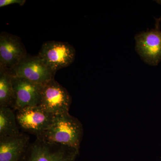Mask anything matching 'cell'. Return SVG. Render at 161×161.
I'll return each instance as SVG.
<instances>
[{"label":"cell","instance_id":"obj_1","mask_svg":"<svg viewBox=\"0 0 161 161\" xmlns=\"http://www.w3.org/2000/svg\"><path fill=\"white\" fill-rule=\"evenodd\" d=\"M82 136L83 129L80 122L67 113L54 115L48 129L37 138L72 147L79 151Z\"/></svg>","mask_w":161,"mask_h":161},{"label":"cell","instance_id":"obj_2","mask_svg":"<svg viewBox=\"0 0 161 161\" xmlns=\"http://www.w3.org/2000/svg\"><path fill=\"white\" fill-rule=\"evenodd\" d=\"M78 154L75 148L36 138L20 161H75Z\"/></svg>","mask_w":161,"mask_h":161},{"label":"cell","instance_id":"obj_3","mask_svg":"<svg viewBox=\"0 0 161 161\" xmlns=\"http://www.w3.org/2000/svg\"><path fill=\"white\" fill-rule=\"evenodd\" d=\"M38 55L52 71L56 73L74 62L76 51L67 42L48 41L43 43Z\"/></svg>","mask_w":161,"mask_h":161},{"label":"cell","instance_id":"obj_4","mask_svg":"<svg viewBox=\"0 0 161 161\" xmlns=\"http://www.w3.org/2000/svg\"><path fill=\"white\" fill-rule=\"evenodd\" d=\"M71 98L67 91L55 80L44 84L39 106L55 115L69 113Z\"/></svg>","mask_w":161,"mask_h":161},{"label":"cell","instance_id":"obj_5","mask_svg":"<svg viewBox=\"0 0 161 161\" xmlns=\"http://www.w3.org/2000/svg\"><path fill=\"white\" fill-rule=\"evenodd\" d=\"M161 18L156 19L155 27L135 36L136 49L142 60L150 65H157L161 60Z\"/></svg>","mask_w":161,"mask_h":161},{"label":"cell","instance_id":"obj_6","mask_svg":"<svg viewBox=\"0 0 161 161\" xmlns=\"http://www.w3.org/2000/svg\"><path fill=\"white\" fill-rule=\"evenodd\" d=\"M10 71L13 76L43 85L53 79L56 74L38 55H26Z\"/></svg>","mask_w":161,"mask_h":161},{"label":"cell","instance_id":"obj_7","mask_svg":"<svg viewBox=\"0 0 161 161\" xmlns=\"http://www.w3.org/2000/svg\"><path fill=\"white\" fill-rule=\"evenodd\" d=\"M15 114L17 123L22 129L35 135L36 138L48 129L54 116L39 105L17 110Z\"/></svg>","mask_w":161,"mask_h":161},{"label":"cell","instance_id":"obj_8","mask_svg":"<svg viewBox=\"0 0 161 161\" xmlns=\"http://www.w3.org/2000/svg\"><path fill=\"white\" fill-rule=\"evenodd\" d=\"M27 53L20 38L6 31L0 34V69L11 70Z\"/></svg>","mask_w":161,"mask_h":161},{"label":"cell","instance_id":"obj_9","mask_svg":"<svg viewBox=\"0 0 161 161\" xmlns=\"http://www.w3.org/2000/svg\"><path fill=\"white\" fill-rule=\"evenodd\" d=\"M12 82L16 96L14 110L39 105L43 85L13 76Z\"/></svg>","mask_w":161,"mask_h":161},{"label":"cell","instance_id":"obj_10","mask_svg":"<svg viewBox=\"0 0 161 161\" xmlns=\"http://www.w3.org/2000/svg\"><path fill=\"white\" fill-rule=\"evenodd\" d=\"M29 144V136L22 133L0 138V161H20Z\"/></svg>","mask_w":161,"mask_h":161},{"label":"cell","instance_id":"obj_11","mask_svg":"<svg viewBox=\"0 0 161 161\" xmlns=\"http://www.w3.org/2000/svg\"><path fill=\"white\" fill-rule=\"evenodd\" d=\"M10 70L0 69V107L14 109L16 96Z\"/></svg>","mask_w":161,"mask_h":161},{"label":"cell","instance_id":"obj_12","mask_svg":"<svg viewBox=\"0 0 161 161\" xmlns=\"http://www.w3.org/2000/svg\"><path fill=\"white\" fill-rule=\"evenodd\" d=\"M17 123L16 114L13 109L0 107V138L15 136L21 133Z\"/></svg>","mask_w":161,"mask_h":161},{"label":"cell","instance_id":"obj_13","mask_svg":"<svg viewBox=\"0 0 161 161\" xmlns=\"http://www.w3.org/2000/svg\"><path fill=\"white\" fill-rule=\"evenodd\" d=\"M25 0H1L0 1V7H4L12 5V4H18L20 6H23L26 3Z\"/></svg>","mask_w":161,"mask_h":161}]
</instances>
